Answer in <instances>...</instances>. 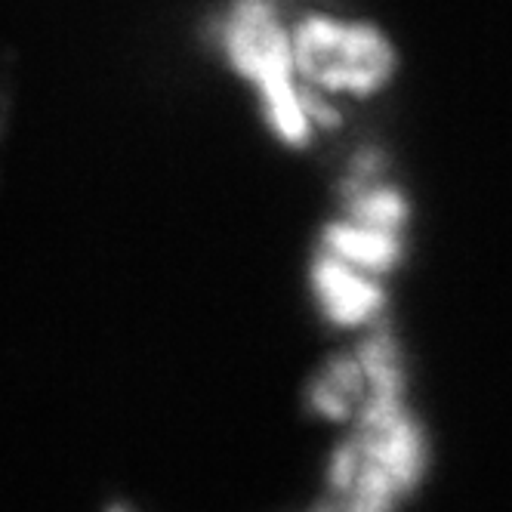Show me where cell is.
Instances as JSON below:
<instances>
[{
	"label": "cell",
	"mask_w": 512,
	"mask_h": 512,
	"mask_svg": "<svg viewBox=\"0 0 512 512\" xmlns=\"http://www.w3.org/2000/svg\"><path fill=\"white\" fill-rule=\"evenodd\" d=\"M213 47L250 90L256 115L290 152H309L340 112L321 102L297 75L290 16L281 0H226L213 19Z\"/></svg>",
	"instance_id": "6da1fadb"
},
{
	"label": "cell",
	"mask_w": 512,
	"mask_h": 512,
	"mask_svg": "<svg viewBox=\"0 0 512 512\" xmlns=\"http://www.w3.org/2000/svg\"><path fill=\"white\" fill-rule=\"evenodd\" d=\"M429 469L426 420L411 398L392 401L334 435L315 497L331 512H405L429 482Z\"/></svg>",
	"instance_id": "7a4b0ae2"
},
{
	"label": "cell",
	"mask_w": 512,
	"mask_h": 512,
	"mask_svg": "<svg viewBox=\"0 0 512 512\" xmlns=\"http://www.w3.org/2000/svg\"><path fill=\"white\" fill-rule=\"evenodd\" d=\"M408 235L411 198L405 186L389 173L380 152H361L340 179L334 213L324 219L315 250L389 287L405 269Z\"/></svg>",
	"instance_id": "3957f363"
},
{
	"label": "cell",
	"mask_w": 512,
	"mask_h": 512,
	"mask_svg": "<svg viewBox=\"0 0 512 512\" xmlns=\"http://www.w3.org/2000/svg\"><path fill=\"white\" fill-rule=\"evenodd\" d=\"M290 44L300 81L331 108L383 96L401 71V50L380 22L321 4L290 16Z\"/></svg>",
	"instance_id": "277c9868"
},
{
	"label": "cell",
	"mask_w": 512,
	"mask_h": 512,
	"mask_svg": "<svg viewBox=\"0 0 512 512\" xmlns=\"http://www.w3.org/2000/svg\"><path fill=\"white\" fill-rule=\"evenodd\" d=\"M408 398V355L389 318L331 352L306 380V414L334 432L352 426L374 408Z\"/></svg>",
	"instance_id": "5b68a950"
},
{
	"label": "cell",
	"mask_w": 512,
	"mask_h": 512,
	"mask_svg": "<svg viewBox=\"0 0 512 512\" xmlns=\"http://www.w3.org/2000/svg\"><path fill=\"white\" fill-rule=\"evenodd\" d=\"M306 290L327 327L358 337L389 318V287L349 269L324 250H309Z\"/></svg>",
	"instance_id": "8992f818"
},
{
	"label": "cell",
	"mask_w": 512,
	"mask_h": 512,
	"mask_svg": "<svg viewBox=\"0 0 512 512\" xmlns=\"http://www.w3.org/2000/svg\"><path fill=\"white\" fill-rule=\"evenodd\" d=\"M7 115H10V93H7V81L0 78V142H4V130H7Z\"/></svg>",
	"instance_id": "52a82bcc"
},
{
	"label": "cell",
	"mask_w": 512,
	"mask_h": 512,
	"mask_svg": "<svg viewBox=\"0 0 512 512\" xmlns=\"http://www.w3.org/2000/svg\"><path fill=\"white\" fill-rule=\"evenodd\" d=\"M102 512H142V509L133 506V503H127V500H112V503H105Z\"/></svg>",
	"instance_id": "ba28073f"
}]
</instances>
